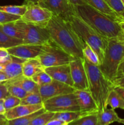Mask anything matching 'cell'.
<instances>
[{
  "mask_svg": "<svg viewBox=\"0 0 124 125\" xmlns=\"http://www.w3.org/2000/svg\"><path fill=\"white\" fill-rule=\"evenodd\" d=\"M46 28L52 42L74 58L84 59V43L74 31L69 21L53 14Z\"/></svg>",
  "mask_w": 124,
  "mask_h": 125,
  "instance_id": "1",
  "label": "cell"
},
{
  "mask_svg": "<svg viewBox=\"0 0 124 125\" xmlns=\"http://www.w3.org/2000/svg\"><path fill=\"white\" fill-rule=\"evenodd\" d=\"M75 13L97 33L108 39L124 41V33L117 21L87 4L74 6Z\"/></svg>",
  "mask_w": 124,
  "mask_h": 125,
  "instance_id": "2",
  "label": "cell"
},
{
  "mask_svg": "<svg viewBox=\"0 0 124 125\" xmlns=\"http://www.w3.org/2000/svg\"><path fill=\"white\" fill-rule=\"evenodd\" d=\"M84 65L88 79L89 90L97 103L99 111H103L108 107L106 101L108 95L115 86L103 75L98 66L89 63L85 59Z\"/></svg>",
  "mask_w": 124,
  "mask_h": 125,
  "instance_id": "3",
  "label": "cell"
},
{
  "mask_svg": "<svg viewBox=\"0 0 124 125\" xmlns=\"http://www.w3.org/2000/svg\"><path fill=\"white\" fill-rule=\"evenodd\" d=\"M68 21L80 40L88 45L97 54L101 63L108 45V39L97 33L75 14L72 15Z\"/></svg>",
  "mask_w": 124,
  "mask_h": 125,
  "instance_id": "4",
  "label": "cell"
},
{
  "mask_svg": "<svg viewBox=\"0 0 124 125\" xmlns=\"http://www.w3.org/2000/svg\"><path fill=\"white\" fill-rule=\"evenodd\" d=\"M124 60V41L108 39L103 60L98 67L103 75L113 83L117 78L119 65Z\"/></svg>",
  "mask_w": 124,
  "mask_h": 125,
  "instance_id": "5",
  "label": "cell"
},
{
  "mask_svg": "<svg viewBox=\"0 0 124 125\" xmlns=\"http://www.w3.org/2000/svg\"><path fill=\"white\" fill-rule=\"evenodd\" d=\"M37 58L44 68L69 64L75 59L51 40L43 45Z\"/></svg>",
  "mask_w": 124,
  "mask_h": 125,
  "instance_id": "6",
  "label": "cell"
},
{
  "mask_svg": "<svg viewBox=\"0 0 124 125\" xmlns=\"http://www.w3.org/2000/svg\"><path fill=\"white\" fill-rule=\"evenodd\" d=\"M15 24L23 34V43L43 45L51 40L46 28L25 23L20 19L15 21Z\"/></svg>",
  "mask_w": 124,
  "mask_h": 125,
  "instance_id": "7",
  "label": "cell"
},
{
  "mask_svg": "<svg viewBox=\"0 0 124 125\" xmlns=\"http://www.w3.org/2000/svg\"><path fill=\"white\" fill-rule=\"evenodd\" d=\"M43 105L46 111L54 113L80 111L77 99L74 93L51 98L44 101Z\"/></svg>",
  "mask_w": 124,
  "mask_h": 125,
  "instance_id": "8",
  "label": "cell"
},
{
  "mask_svg": "<svg viewBox=\"0 0 124 125\" xmlns=\"http://www.w3.org/2000/svg\"><path fill=\"white\" fill-rule=\"evenodd\" d=\"M24 4H26L27 9L21 17V20L29 24L46 28L53 13L47 8L40 4L31 3Z\"/></svg>",
  "mask_w": 124,
  "mask_h": 125,
  "instance_id": "9",
  "label": "cell"
},
{
  "mask_svg": "<svg viewBox=\"0 0 124 125\" xmlns=\"http://www.w3.org/2000/svg\"><path fill=\"white\" fill-rule=\"evenodd\" d=\"M73 87L75 90H89L88 79L84 65V59H75L69 63Z\"/></svg>",
  "mask_w": 124,
  "mask_h": 125,
  "instance_id": "10",
  "label": "cell"
},
{
  "mask_svg": "<svg viewBox=\"0 0 124 125\" xmlns=\"http://www.w3.org/2000/svg\"><path fill=\"white\" fill-rule=\"evenodd\" d=\"M75 89L64 83L52 80L50 83L39 87V92L42 98L43 103L46 100L64 94L74 93Z\"/></svg>",
  "mask_w": 124,
  "mask_h": 125,
  "instance_id": "11",
  "label": "cell"
},
{
  "mask_svg": "<svg viewBox=\"0 0 124 125\" xmlns=\"http://www.w3.org/2000/svg\"><path fill=\"white\" fill-rule=\"evenodd\" d=\"M40 6L47 8L55 15L67 21L75 14L74 6L68 0H46Z\"/></svg>",
  "mask_w": 124,
  "mask_h": 125,
  "instance_id": "12",
  "label": "cell"
},
{
  "mask_svg": "<svg viewBox=\"0 0 124 125\" xmlns=\"http://www.w3.org/2000/svg\"><path fill=\"white\" fill-rule=\"evenodd\" d=\"M74 94L77 99L80 112L83 115L98 113V106L89 90H75Z\"/></svg>",
  "mask_w": 124,
  "mask_h": 125,
  "instance_id": "13",
  "label": "cell"
},
{
  "mask_svg": "<svg viewBox=\"0 0 124 125\" xmlns=\"http://www.w3.org/2000/svg\"><path fill=\"white\" fill-rule=\"evenodd\" d=\"M43 45L23 44L7 49L10 56L23 60L36 58L38 56Z\"/></svg>",
  "mask_w": 124,
  "mask_h": 125,
  "instance_id": "14",
  "label": "cell"
},
{
  "mask_svg": "<svg viewBox=\"0 0 124 125\" xmlns=\"http://www.w3.org/2000/svg\"><path fill=\"white\" fill-rule=\"evenodd\" d=\"M44 70L53 80L64 83L73 87V81L71 74L69 63L55 67H47L44 68Z\"/></svg>",
  "mask_w": 124,
  "mask_h": 125,
  "instance_id": "15",
  "label": "cell"
},
{
  "mask_svg": "<svg viewBox=\"0 0 124 125\" xmlns=\"http://www.w3.org/2000/svg\"><path fill=\"white\" fill-rule=\"evenodd\" d=\"M43 108V104L37 105H18L6 112L4 115L7 120L28 115Z\"/></svg>",
  "mask_w": 124,
  "mask_h": 125,
  "instance_id": "16",
  "label": "cell"
},
{
  "mask_svg": "<svg viewBox=\"0 0 124 125\" xmlns=\"http://www.w3.org/2000/svg\"><path fill=\"white\" fill-rule=\"evenodd\" d=\"M24 61L25 60L12 56L10 61L6 63L2 70L8 80L16 79L23 76V63Z\"/></svg>",
  "mask_w": 124,
  "mask_h": 125,
  "instance_id": "17",
  "label": "cell"
},
{
  "mask_svg": "<svg viewBox=\"0 0 124 125\" xmlns=\"http://www.w3.org/2000/svg\"><path fill=\"white\" fill-rule=\"evenodd\" d=\"M85 3L96 10L106 15L112 19L117 21L120 18V15L114 11L105 0H83Z\"/></svg>",
  "mask_w": 124,
  "mask_h": 125,
  "instance_id": "18",
  "label": "cell"
},
{
  "mask_svg": "<svg viewBox=\"0 0 124 125\" xmlns=\"http://www.w3.org/2000/svg\"><path fill=\"white\" fill-rule=\"evenodd\" d=\"M98 125H109L114 122L124 125V119L119 117L114 109L107 107L97 113Z\"/></svg>",
  "mask_w": 124,
  "mask_h": 125,
  "instance_id": "19",
  "label": "cell"
},
{
  "mask_svg": "<svg viewBox=\"0 0 124 125\" xmlns=\"http://www.w3.org/2000/svg\"><path fill=\"white\" fill-rule=\"evenodd\" d=\"M43 70L37 57L25 60L23 63V75L27 78H32L34 74Z\"/></svg>",
  "mask_w": 124,
  "mask_h": 125,
  "instance_id": "20",
  "label": "cell"
},
{
  "mask_svg": "<svg viewBox=\"0 0 124 125\" xmlns=\"http://www.w3.org/2000/svg\"><path fill=\"white\" fill-rule=\"evenodd\" d=\"M7 81L20 85L28 94L39 92V86L32 79V78H27L23 75L16 79Z\"/></svg>",
  "mask_w": 124,
  "mask_h": 125,
  "instance_id": "21",
  "label": "cell"
},
{
  "mask_svg": "<svg viewBox=\"0 0 124 125\" xmlns=\"http://www.w3.org/2000/svg\"><path fill=\"white\" fill-rule=\"evenodd\" d=\"M0 29L10 37L23 40V34L16 25L15 21L0 24Z\"/></svg>",
  "mask_w": 124,
  "mask_h": 125,
  "instance_id": "22",
  "label": "cell"
},
{
  "mask_svg": "<svg viewBox=\"0 0 124 125\" xmlns=\"http://www.w3.org/2000/svg\"><path fill=\"white\" fill-rule=\"evenodd\" d=\"M107 106H109L113 109H121L124 110V100L117 92L114 89L111 90L106 101Z\"/></svg>",
  "mask_w": 124,
  "mask_h": 125,
  "instance_id": "23",
  "label": "cell"
},
{
  "mask_svg": "<svg viewBox=\"0 0 124 125\" xmlns=\"http://www.w3.org/2000/svg\"><path fill=\"white\" fill-rule=\"evenodd\" d=\"M46 110L43 108L34 113L29 114L28 115L24 116V117H19V118H15V119L7 120L6 125H30L32 121L36 117L39 115L43 113Z\"/></svg>",
  "mask_w": 124,
  "mask_h": 125,
  "instance_id": "24",
  "label": "cell"
},
{
  "mask_svg": "<svg viewBox=\"0 0 124 125\" xmlns=\"http://www.w3.org/2000/svg\"><path fill=\"white\" fill-rule=\"evenodd\" d=\"M84 116L80 111L78 112H56L54 114L52 119L58 120L63 121V122L69 123L76 120L79 119V118Z\"/></svg>",
  "mask_w": 124,
  "mask_h": 125,
  "instance_id": "25",
  "label": "cell"
},
{
  "mask_svg": "<svg viewBox=\"0 0 124 125\" xmlns=\"http://www.w3.org/2000/svg\"><path fill=\"white\" fill-rule=\"evenodd\" d=\"M23 43V40L10 37L0 29V48L8 49Z\"/></svg>",
  "mask_w": 124,
  "mask_h": 125,
  "instance_id": "26",
  "label": "cell"
},
{
  "mask_svg": "<svg viewBox=\"0 0 124 125\" xmlns=\"http://www.w3.org/2000/svg\"><path fill=\"white\" fill-rule=\"evenodd\" d=\"M4 83L7 86L9 93L10 95L15 96V97L21 100L28 94V93L26 92L20 85H18L15 83H12L9 81H5Z\"/></svg>",
  "mask_w": 124,
  "mask_h": 125,
  "instance_id": "27",
  "label": "cell"
},
{
  "mask_svg": "<svg viewBox=\"0 0 124 125\" xmlns=\"http://www.w3.org/2000/svg\"><path fill=\"white\" fill-rule=\"evenodd\" d=\"M83 54L84 59H86L88 62L95 65H100V62L97 54L88 45L85 43L83 48Z\"/></svg>",
  "mask_w": 124,
  "mask_h": 125,
  "instance_id": "28",
  "label": "cell"
},
{
  "mask_svg": "<svg viewBox=\"0 0 124 125\" xmlns=\"http://www.w3.org/2000/svg\"><path fill=\"white\" fill-rule=\"evenodd\" d=\"M68 125H98L97 113L82 116L79 119L69 123Z\"/></svg>",
  "mask_w": 124,
  "mask_h": 125,
  "instance_id": "29",
  "label": "cell"
},
{
  "mask_svg": "<svg viewBox=\"0 0 124 125\" xmlns=\"http://www.w3.org/2000/svg\"><path fill=\"white\" fill-rule=\"evenodd\" d=\"M27 9L26 4L21 6H0V10L11 15L21 17Z\"/></svg>",
  "mask_w": 124,
  "mask_h": 125,
  "instance_id": "30",
  "label": "cell"
},
{
  "mask_svg": "<svg viewBox=\"0 0 124 125\" xmlns=\"http://www.w3.org/2000/svg\"><path fill=\"white\" fill-rule=\"evenodd\" d=\"M43 104V100L40 92L29 93L21 100V105H37Z\"/></svg>",
  "mask_w": 124,
  "mask_h": 125,
  "instance_id": "31",
  "label": "cell"
},
{
  "mask_svg": "<svg viewBox=\"0 0 124 125\" xmlns=\"http://www.w3.org/2000/svg\"><path fill=\"white\" fill-rule=\"evenodd\" d=\"M32 79L38 85L39 87L45 84H49L53 79L51 76L45 72L44 70H41L34 74L32 77Z\"/></svg>",
  "mask_w": 124,
  "mask_h": 125,
  "instance_id": "32",
  "label": "cell"
},
{
  "mask_svg": "<svg viewBox=\"0 0 124 125\" xmlns=\"http://www.w3.org/2000/svg\"><path fill=\"white\" fill-rule=\"evenodd\" d=\"M54 114V112L44 111L43 113L35 117L32 121L30 125H46L49 122L52 120Z\"/></svg>",
  "mask_w": 124,
  "mask_h": 125,
  "instance_id": "33",
  "label": "cell"
},
{
  "mask_svg": "<svg viewBox=\"0 0 124 125\" xmlns=\"http://www.w3.org/2000/svg\"><path fill=\"white\" fill-rule=\"evenodd\" d=\"M21 99L9 95L4 99V104L6 111L20 104Z\"/></svg>",
  "mask_w": 124,
  "mask_h": 125,
  "instance_id": "34",
  "label": "cell"
},
{
  "mask_svg": "<svg viewBox=\"0 0 124 125\" xmlns=\"http://www.w3.org/2000/svg\"><path fill=\"white\" fill-rule=\"evenodd\" d=\"M20 18L21 17L19 16L11 15L0 10V24L9 23V22L15 21Z\"/></svg>",
  "mask_w": 124,
  "mask_h": 125,
  "instance_id": "35",
  "label": "cell"
},
{
  "mask_svg": "<svg viewBox=\"0 0 124 125\" xmlns=\"http://www.w3.org/2000/svg\"><path fill=\"white\" fill-rule=\"evenodd\" d=\"M105 1L118 14L124 12V6L121 0H105Z\"/></svg>",
  "mask_w": 124,
  "mask_h": 125,
  "instance_id": "36",
  "label": "cell"
},
{
  "mask_svg": "<svg viewBox=\"0 0 124 125\" xmlns=\"http://www.w3.org/2000/svg\"><path fill=\"white\" fill-rule=\"evenodd\" d=\"M9 95L10 94L7 90V86L4 82L0 83V100L4 99Z\"/></svg>",
  "mask_w": 124,
  "mask_h": 125,
  "instance_id": "37",
  "label": "cell"
},
{
  "mask_svg": "<svg viewBox=\"0 0 124 125\" xmlns=\"http://www.w3.org/2000/svg\"><path fill=\"white\" fill-rule=\"evenodd\" d=\"M12 59V56L9 54L7 49L0 48V59L10 61Z\"/></svg>",
  "mask_w": 124,
  "mask_h": 125,
  "instance_id": "38",
  "label": "cell"
},
{
  "mask_svg": "<svg viewBox=\"0 0 124 125\" xmlns=\"http://www.w3.org/2000/svg\"><path fill=\"white\" fill-rule=\"evenodd\" d=\"M122 77H124V60L121 62L120 65H119V68H118L116 79L122 78Z\"/></svg>",
  "mask_w": 124,
  "mask_h": 125,
  "instance_id": "39",
  "label": "cell"
},
{
  "mask_svg": "<svg viewBox=\"0 0 124 125\" xmlns=\"http://www.w3.org/2000/svg\"><path fill=\"white\" fill-rule=\"evenodd\" d=\"M113 84L115 87H120L124 88V77L117 78L113 82Z\"/></svg>",
  "mask_w": 124,
  "mask_h": 125,
  "instance_id": "40",
  "label": "cell"
},
{
  "mask_svg": "<svg viewBox=\"0 0 124 125\" xmlns=\"http://www.w3.org/2000/svg\"><path fill=\"white\" fill-rule=\"evenodd\" d=\"M46 125H68V123L63 122V121L58 120L52 119Z\"/></svg>",
  "mask_w": 124,
  "mask_h": 125,
  "instance_id": "41",
  "label": "cell"
},
{
  "mask_svg": "<svg viewBox=\"0 0 124 125\" xmlns=\"http://www.w3.org/2000/svg\"><path fill=\"white\" fill-rule=\"evenodd\" d=\"M69 2L73 6H80L86 4L83 0H68Z\"/></svg>",
  "mask_w": 124,
  "mask_h": 125,
  "instance_id": "42",
  "label": "cell"
},
{
  "mask_svg": "<svg viewBox=\"0 0 124 125\" xmlns=\"http://www.w3.org/2000/svg\"><path fill=\"white\" fill-rule=\"evenodd\" d=\"M46 0H25L24 4H40L43 3Z\"/></svg>",
  "mask_w": 124,
  "mask_h": 125,
  "instance_id": "43",
  "label": "cell"
},
{
  "mask_svg": "<svg viewBox=\"0 0 124 125\" xmlns=\"http://www.w3.org/2000/svg\"><path fill=\"white\" fill-rule=\"evenodd\" d=\"M6 112V110L4 104V99H2V100H0V114L4 115Z\"/></svg>",
  "mask_w": 124,
  "mask_h": 125,
  "instance_id": "44",
  "label": "cell"
},
{
  "mask_svg": "<svg viewBox=\"0 0 124 125\" xmlns=\"http://www.w3.org/2000/svg\"><path fill=\"white\" fill-rule=\"evenodd\" d=\"M8 80L7 76L2 70H0V83H4Z\"/></svg>",
  "mask_w": 124,
  "mask_h": 125,
  "instance_id": "45",
  "label": "cell"
},
{
  "mask_svg": "<svg viewBox=\"0 0 124 125\" xmlns=\"http://www.w3.org/2000/svg\"><path fill=\"white\" fill-rule=\"evenodd\" d=\"M114 89L117 92L118 94L121 96V97L122 98L123 100H124V88L123 87H115Z\"/></svg>",
  "mask_w": 124,
  "mask_h": 125,
  "instance_id": "46",
  "label": "cell"
},
{
  "mask_svg": "<svg viewBox=\"0 0 124 125\" xmlns=\"http://www.w3.org/2000/svg\"><path fill=\"white\" fill-rule=\"evenodd\" d=\"M117 22H118V23H119V26H120V28H121L123 32L124 33V19H123L122 18H121V17H120V18L117 21Z\"/></svg>",
  "mask_w": 124,
  "mask_h": 125,
  "instance_id": "47",
  "label": "cell"
},
{
  "mask_svg": "<svg viewBox=\"0 0 124 125\" xmlns=\"http://www.w3.org/2000/svg\"><path fill=\"white\" fill-rule=\"evenodd\" d=\"M7 120L6 119L0 120V125H6V124H7Z\"/></svg>",
  "mask_w": 124,
  "mask_h": 125,
  "instance_id": "48",
  "label": "cell"
},
{
  "mask_svg": "<svg viewBox=\"0 0 124 125\" xmlns=\"http://www.w3.org/2000/svg\"><path fill=\"white\" fill-rule=\"evenodd\" d=\"M11 60V59H10ZM10 61H6V60H2V59H0V63H4V64H6V63H7V62H9Z\"/></svg>",
  "mask_w": 124,
  "mask_h": 125,
  "instance_id": "49",
  "label": "cell"
},
{
  "mask_svg": "<svg viewBox=\"0 0 124 125\" xmlns=\"http://www.w3.org/2000/svg\"><path fill=\"white\" fill-rule=\"evenodd\" d=\"M4 63H0V70H2L4 68V66H5Z\"/></svg>",
  "mask_w": 124,
  "mask_h": 125,
  "instance_id": "50",
  "label": "cell"
},
{
  "mask_svg": "<svg viewBox=\"0 0 124 125\" xmlns=\"http://www.w3.org/2000/svg\"><path fill=\"white\" fill-rule=\"evenodd\" d=\"M6 119V117H5L4 115H1L0 114V120H5Z\"/></svg>",
  "mask_w": 124,
  "mask_h": 125,
  "instance_id": "51",
  "label": "cell"
},
{
  "mask_svg": "<svg viewBox=\"0 0 124 125\" xmlns=\"http://www.w3.org/2000/svg\"><path fill=\"white\" fill-rule=\"evenodd\" d=\"M119 15L120 16V17H121V18H122L123 19H124V12H121L120 13H119Z\"/></svg>",
  "mask_w": 124,
  "mask_h": 125,
  "instance_id": "52",
  "label": "cell"
},
{
  "mask_svg": "<svg viewBox=\"0 0 124 125\" xmlns=\"http://www.w3.org/2000/svg\"><path fill=\"white\" fill-rule=\"evenodd\" d=\"M121 1H122V2L123 5H124V0H121Z\"/></svg>",
  "mask_w": 124,
  "mask_h": 125,
  "instance_id": "53",
  "label": "cell"
}]
</instances>
